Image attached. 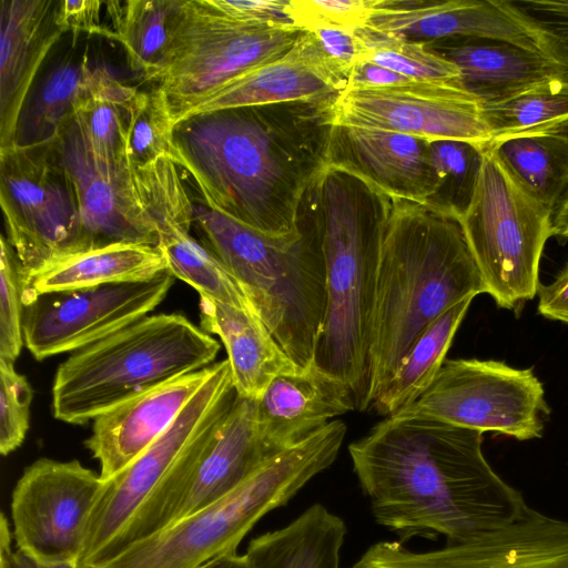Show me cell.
Wrapping results in <instances>:
<instances>
[{
    "instance_id": "51",
    "label": "cell",
    "mask_w": 568,
    "mask_h": 568,
    "mask_svg": "<svg viewBox=\"0 0 568 568\" xmlns=\"http://www.w3.org/2000/svg\"><path fill=\"white\" fill-rule=\"evenodd\" d=\"M529 132L549 134V135L558 136V138H561V139L568 141V119L564 120L561 122H556L554 124H550L548 126H545V128H541V129H538L535 131H529ZM525 133H528V132H525Z\"/></svg>"
},
{
    "instance_id": "47",
    "label": "cell",
    "mask_w": 568,
    "mask_h": 568,
    "mask_svg": "<svg viewBox=\"0 0 568 568\" xmlns=\"http://www.w3.org/2000/svg\"><path fill=\"white\" fill-rule=\"evenodd\" d=\"M412 80L395 71L368 61L358 62L352 70L347 87H387L408 83Z\"/></svg>"
},
{
    "instance_id": "44",
    "label": "cell",
    "mask_w": 568,
    "mask_h": 568,
    "mask_svg": "<svg viewBox=\"0 0 568 568\" xmlns=\"http://www.w3.org/2000/svg\"><path fill=\"white\" fill-rule=\"evenodd\" d=\"M211 2L239 21L295 27L287 12L288 1L285 0H211Z\"/></svg>"
},
{
    "instance_id": "45",
    "label": "cell",
    "mask_w": 568,
    "mask_h": 568,
    "mask_svg": "<svg viewBox=\"0 0 568 568\" xmlns=\"http://www.w3.org/2000/svg\"><path fill=\"white\" fill-rule=\"evenodd\" d=\"M100 0H63L59 3L58 22L64 32H85L111 38L112 30L101 24Z\"/></svg>"
},
{
    "instance_id": "46",
    "label": "cell",
    "mask_w": 568,
    "mask_h": 568,
    "mask_svg": "<svg viewBox=\"0 0 568 568\" xmlns=\"http://www.w3.org/2000/svg\"><path fill=\"white\" fill-rule=\"evenodd\" d=\"M538 313L568 324V264L549 284L538 286Z\"/></svg>"
},
{
    "instance_id": "11",
    "label": "cell",
    "mask_w": 568,
    "mask_h": 568,
    "mask_svg": "<svg viewBox=\"0 0 568 568\" xmlns=\"http://www.w3.org/2000/svg\"><path fill=\"white\" fill-rule=\"evenodd\" d=\"M55 142L0 149V203L21 277L80 251L77 200Z\"/></svg>"
},
{
    "instance_id": "34",
    "label": "cell",
    "mask_w": 568,
    "mask_h": 568,
    "mask_svg": "<svg viewBox=\"0 0 568 568\" xmlns=\"http://www.w3.org/2000/svg\"><path fill=\"white\" fill-rule=\"evenodd\" d=\"M112 39L126 52L131 69L150 81L159 69L169 41L172 0H126L105 3Z\"/></svg>"
},
{
    "instance_id": "33",
    "label": "cell",
    "mask_w": 568,
    "mask_h": 568,
    "mask_svg": "<svg viewBox=\"0 0 568 568\" xmlns=\"http://www.w3.org/2000/svg\"><path fill=\"white\" fill-rule=\"evenodd\" d=\"M138 91L97 67L75 104L74 120L93 152L106 162L126 160L128 110Z\"/></svg>"
},
{
    "instance_id": "13",
    "label": "cell",
    "mask_w": 568,
    "mask_h": 568,
    "mask_svg": "<svg viewBox=\"0 0 568 568\" xmlns=\"http://www.w3.org/2000/svg\"><path fill=\"white\" fill-rule=\"evenodd\" d=\"M102 486L100 474L77 459L33 462L11 496L16 550L44 565H79L88 521Z\"/></svg>"
},
{
    "instance_id": "21",
    "label": "cell",
    "mask_w": 568,
    "mask_h": 568,
    "mask_svg": "<svg viewBox=\"0 0 568 568\" xmlns=\"http://www.w3.org/2000/svg\"><path fill=\"white\" fill-rule=\"evenodd\" d=\"M211 374V365L130 398L93 419L84 445L105 480L146 450L176 419Z\"/></svg>"
},
{
    "instance_id": "18",
    "label": "cell",
    "mask_w": 568,
    "mask_h": 568,
    "mask_svg": "<svg viewBox=\"0 0 568 568\" xmlns=\"http://www.w3.org/2000/svg\"><path fill=\"white\" fill-rule=\"evenodd\" d=\"M133 169L143 204L158 229V247L173 276L191 285L200 296L256 313L219 257L191 235L194 204L178 165L162 158Z\"/></svg>"
},
{
    "instance_id": "48",
    "label": "cell",
    "mask_w": 568,
    "mask_h": 568,
    "mask_svg": "<svg viewBox=\"0 0 568 568\" xmlns=\"http://www.w3.org/2000/svg\"><path fill=\"white\" fill-rule=\"evenodd\" d=\"M11 536L8 519L1 514L0 521V560L7 568H80L77 562H63L58 565H44L38 562L19 550H12Z\"/></svg>"
},
{
    "instance_id": "14",
    "label": "cell",
    "mask_w": 568,
    "mask_h": 568,
    "mask_svg": "<svg viewBox=\"0 0 568 568\" xmlns=\"http://www.w3.org/2000/svg\"><path fill=\"white\" fill-rule=\"evenodd\" d=\"M174 278L168 270L145 281L38 295L24 305V345L38 361L88 347L148 316Z\"/></svg>"
},
{
    "instance_id": "8",
    "label": "cell",
    "mask_w": 568,
    "mask_h": 568,
    "mask_svg": "<svg viewBox=\"0 0 568 568\" xmlns=\"http://www.w3.org/2000/svg\"><path fill=\"white\" fill-rule=\"evenodd\" d=\"M301 32L239 21L211 0H172L168 45L149 82L166 94L175 128L187 110L219 88L285 54Z\"/></svg>"
},
{
    "instance_id": "2",
    "label": "cell",
    "mask_w": 568,
    "mask_h": 568,
    "mask_svg": "<svg viewBox=\"0 0 568 568\" xmlns=\"http://www.w3.org/2000/svg\"><path fill=\"white\" fill-rule=\"evenodd\" d=\"M335 99L189 116L174 128L180 166L209 207L268 236L295 234L305 196L328 165Z\"/></svg>"
},
{
    "instance_id": "24",
    "label": "cell",
    "mask_w": 568,
    "mask_h": 568,
    "mask_svg": "<svg viewBox=\"0 0 568 568\" xmlns=\"http://www.w3.org/2000/svg\"><path fill=\"white\" fill-rule=\"evenodd\" d=\"M354 409L349 387L313 364L271 382L256 402L258 432L277 455Z\"/></svg>"
},
{
    "instance_id": "35",
    "label": "cell",
    "mask_w": 568,
    "mask_h": 568,
    "mask_svg": "<svg viewBox=\"0 0 568 568\" xmlns=\"http://www.w3.org/2000/svg\"><path fill=\"white\" fill-rule=\"evenodd\" d=\"M480 108L493 141L535 131L568 119V83L552 78Z\"/></svg>"
},
{
    "instance_id": "3",
    "label": "cell",
    "mask_w": 568,
    "mask_h": 568,
    "mask_svg": "<svg viewBox=\"0 0 568 568\" xmlns=\"http://www.w3.org/2000/svg\"><path fill=\"white\" fill-rule=\"evenodd\" d=\"M459 220L429 202L392 199L372 315L369 407L434 321L486 293Z\"/></svg>"
},
{
    "instance_id": "1",
    "label": "cell",
    "mask_w": 568,
    "mask_h": 568,
    "mask_svg": "<svg viewBox=\"0 0 568 568\" xmlns=\"http://www.w3.org/2000/svg\"><path fill=\"white\" fill-rule=\"evenodd\" d=\"M483 433L439 419L394 415L348 446L375 521L402 541L464 544L529 508L484 456Z\"/></svg>"
},
{
    "instance_id": "43",
    "label": "cell",
    "mask_w": 568,
    "mask_h": 568,
    "mask_svg": "<svg viewBox=\"0 0 568 568\" xmlns=\"http://www.w3.org/2000/svg\"><path fill=\"white\" fill-rule=\"evenodd\" d=\"M321 55L332 69L347 80L353 68L363 60L365 43L361 33L337 27L307 30Z\"/></svg>"
},
{
    "instance_id": "17",
    "label": "cell",
    "mask_w": 568,
    "mask_h": 568,
    "mask_svg": "<svg viewBox=\"0 0 568 568\" xmlns=\"http://www.w3.org/2000/svg\"><path fill=\"white\" fill-rule=\"evenodd\" d=\"M349 568H568V520L528 510L474 540L428 551L378 541Z\"/></svg>"
},
{
    "instance_id": "5",
    "label": "cell",
    "mask_w": 568,
    "mask_h": 568,
    "mask_svg": "<svg viewBox=\"0 0 568 568\" xmlns=\"http://www.w3.org/2000/svg\"><path fill=\"white\" fill-rule=\"evenodd\" d=\"M193 224L286 354L301 367L313 365L325 314L326 270L308 192L300 230L292 235H265L206 204H194Z\"/></svg>"
},
{
    "instance_id": "10",
    "label": "cell",
    "mask_w": 568,
    "mask_h": 568,
    "mask_svg": "<svg viewBox=\"0 0 568 568\" xmlns=\"http://www.w3.org/2000/svg\"><path fill=\"white\" fill-rule=\"evenodd\" d=\"M235 397L229 361L212 364L209 378L173 424L128 467L103 480L88 521L80 568H90L151 491L207 446Z\"/></svg>"
},
{
    "instance_id": "27",
    "label": "cell",
    "mask_w": 568,
    "mask_h": 568,
    "mask_svg": "<svg viewBox=\"0 0 568 568\" xmlns=\"http://www.w3.org/2000/svg\"><path fill=\"white\" fill-rule=\"evenodd\" d=\"M168 271L158 246L115 243L62 256L21 277L23 305L36 296L109 283L138 282Z\"/></svg>"
},
{
    "instance_id": "41",
    "label": "cell",
    "mask_w": 568,
    "mask_h": 568,
    "mask_svg": "<svg viewBox=\"0 0 568 568\" xmlns=\"http://www.w3.org/2000/svg\"><path fill=\"white\" fill-rule=\"evenodd\" d=\"M0 453L16 450L29 429L33 390L13 363L0 358Z\"/></svg>"
},
{
    "instance_id": "36",
    "label": "cell",
    "mask_w": 568,
    "mask_h": 568,
    "mask_svg": "<svg viewBox=\"0 0 568 568\" xmlns=\"http://www.w3.org/2000/svg\"><path fill=\"white\" fill-rule=\"evenodd\" d=\"M125 158L133 166L162 158L181 164L172 109L166 94L156 87L138 91L128 110Z\"/></svg>"
},
{
    "instance_id": "39",
    "label": "cell",
    "mask_w": 568,
    "mask_h": 568,
    "mask_svg": "<svg viewBox=\"0 0 568 568\" xmlns=\"http://www.w3.org/2000/svg\"><path fill=\"white\" fill-rule=\"evenodd\" d=\"M534 39L554 75L568 83V0H504Z\"/></svg>"
},
{
    "instance_id": "26",
    "label": "cell",
    "mask_w": 568,
    "mask_h": 568,
    "mask_svg": "<svg viewBox=\"0 0 568 568\" xmlns=\"http://www.w3.org/2000/svg\"><path fill=\"white\" fill-rule=\"evenodd\" d=\"M200 318L202 329L222 341L240 397L257 402L275 377L304 368L252 311L200 296Z\"/></svg>"
},
{
    "instance_id": "9",
    "label": "cell",
    "mask_w": 568,
    "mask_h": 568,
    "mask_svg": "<svg viewBox=\"0 0 568 568\" xmlns=\"http://www.w3.org/2000/svg\"><path fill=\"white\" fill-rule=\"evenodd\" d=\"M554 213L532 197L488 145L460 225L488 293L516 314L538 291Z\"/></svg>"
},
{
    "instance_id": "16",
    "label": "cell",
    "mask_w": 568,
    "mask_h": 568,
    "mask_svg": "<svg viewBox=\"0 0 568 568\" xmlns=\"http://www.w3.org/2000/svg\"><path fill=\"white\" fill-rule=\"evenodd\" d=\"M55 145L77 200L80 251L115 243L158 246L156 225L126 160L112 163L99 158L74 118L65 124Z\"/></svg>"
},
{
    "instance_id": "6",
    "label": "cell",
    "mask_w": 568,
    "mask_h": 568,
    "mask_svg": "<svg viewBox=\"0 0 568 568\" xmlns=\"http://www.w3.org/2000/svg\"><path fill=\"white\" fill-rule=\"evenodd\" d=\"M220 347L181 314L145 316L59 365L52 414L67 424H85L130 398L210 366Z\"/></svg>"
},
{
    "instance_id": "20",
    "label": "cell",
    "mask_w": 568,
    "mask_h": 568,
    "mask_svg": "<svg viewBox=\"0 0 568 568\" xmlns=\"http://www.w3.org/2000/svg\"><path fill=\"white\" fill-rule=\"evenodd\" d=\"M328 164L356 174L390 199L433 202L440 189L430 141L399 132L334 125Z\"/></svg>"
},
{
    "instance_id": "52",
    "label": "cell",
    "mask_w": 568,
    "mask_h": 568,
    "mask_svg": "<svg viewBox=\"0 0 568 568\" xmlns=\"http://www.w3.org/2000/svg\"><path fill=\"white\" fill-rule=\"evenodd\" d=\"M0 568H7V565L2 560H0Z\"/></svg>"
},
{
    "instance_id": "31",
    "label": "cell",
    "mask_w": 568,
    "mask_h": 568,
    "mask_svg": "<svg viewBox=\"0 0 568 568\" xmlns=\"http://www.w3.org/2000/svg\"><path fill=\"white\" fill-rule=\"evenodd\" d=\"M473 298L454 305L425 329L369 408L389 417L408 407L427 390L446 361Z\"/></svg>"
},
{
    "instance_id": "25",
    "label": "cell",
    "mask_w": 568,
    "mask_h": 568,
    "mask_svg": "<svg viewBox=\"0 0 568 568\" xmlns=\"http://www.w3.org/2000/svg\"><path fill=\"white\" fill-rule=\"evenodd\" d=\"M274 456L258 432L256 400L236 395L182 489L173 523L227 495Z\"/></svg>"
},
{
    "instance_id": "22",
    "label": "cell",
    "mask_w": 568,
    "mask_h": 568,
    "mask_svg": "<svg viewBox=\"0 0 568 568\" xmlns=\"http://www.w3.org/2000/svg\"><path fill=\"white\" fill-rule=\"evenodd\" d=\"M60 1H0V149L14 144L24 102L48 53L64 33Z\"/></svg>"
},
{
    "instance_id": "38",
    "label": "cell",
    "mask_w": 568,
    "mask_h": 568,
    "mask_svg": "<svg viewBox=\"0 0 568 568\" xmlns=\"http://www.w3.org/2000/svg\"><path fill=\"white\" fill-rule=\"evenodd\" d=\"M485 149L464 141H430L440 189L435 200L429 203L462 219L471 201Z\"/></svg>"
},
{
    "instance_id": "15",
    "label": "cell",
    "mask_w": 568,
    "mask_h": 568,
    "mask_svg": "<svg viewBox=\"0 0 568 568\" xmlns=\"http://www.w3.org/2000/svg\"><path fill=\"white\" fill-rule=\"evenodd\" d=\"M334 124L399 132L427 141L493 142L478 100L456 83L412 81L346 87L334 102Z\"/></svg>"
},
{
    "instance_id": "49",
    "label": "cell",
    "mask_w": 568,
    "mask_h": 568,
    "mask_svg": "<svg viewBox=\"0 0 568 568\" xmlns=\"http://www.w3.org/2000/svg\"><path fill=\"white\" fill-rule=\"evenodd\" d=\"M197 568H256L246 554L229 552L217 556Z\"/></svg>"
},
{
    "instance_id": "28",
    "label": "cell",
    "mask_w": 568,
    "mask_h": 568,
    "mask_svg": "<svg viewBox=\"0 0 568 568\" xmlns=\"http://www.w3.org/2000/svg\"><path fill=\"white\" fill-rule=\"evenodd\" d=\"M437 52L457 65L462 85L480 104L509 99L555 78L541 53L508 42L470 40Z\"/></svg>"
},
{
    "instance_id": "42",
    "label": "cell",
    "mask_w": 568,
    "mask_h": 568,
    "mask_svg": "<svg viewBox=\"0 0 568 568\" xmlns=\"http://www.w3.org/2000/svg\"><path fill=\"white\" fill-rule=\"evenodd\" d=\"M373 0H290L287 12L300 31L316 27L361 30L368 19Z\"/></svg>"
},
{
    "instance_id": "29",
    "label": "cell",
    "mask_w": 568,
    "mask_h": 568,
    "mask_svg": "<svg viewBox=\"0 0 568 568\" xmlns=\"http://www.w3.org/2000/svg\"><path fill=\"white\" fill-rule=\"evenodd\" d=\"M345 535L343 519L314 504L288 525L253 538L245 554L256 568H339Z\"/></svg>"
},
{
    "instance_id": "7",
    "label": "cell",
    "mask_w": 568,
    "mask_h": 568,
    "mask_svg": "<svg viewBox=\"0 0 568 568\" xmlns=\"http://www.w3.org/2000/svg\"><path fill=\"white\" fill-rule=\"evenodd\" d=\"M345 434L342 420L329 422L271 458L227 495L94 568H197L217 556L236 552L263 516L287 504L334 463Z\"/></svg>"
},
{
    "instance_id": "37",
    "label": "cell",
    "mask_w": 568,
    "mask_h": 568,
    "mask_svg": "<svg viewBox=\"0 0 568 568\" xmlns=\"http://www.w3.org/2000/svg\"><path fill=\"white\" fill-rule=\"evenodd\" d=\"M358 32L365 43L362 61L382 65L415 81L462 84L457 65L425 43L381 36L364 29Z\"/></svg>"
},
{
    "instance_id": "19",
    "label": "cell",
    "mask_w": 568,
    "mask_h": 568,
    "mask_svg": "<svg viewBox=\"0 0 568 568\" xmlns=\"http://www.w3.org/2000/svg\"><path fill=\"white\" fill-rule=\"evenodd\" d=\"M363 29L414 42L485 39L539 52L504 0H373Z\"/></svg>"
},
{
    "instance_id": "30",
    "label": "cell",
    "mask_w": 568,
    "mask_h": 568,
    "mask_svg": "<svg viewBox=\"0 0 568 568\" xmlns=\"http://www.w3.org/2000/svg\"><path fill=\"white\" fill-rule=\"evenodd\" d=\"M92 69L85 57L68 54L55 62L30 91L19 116L14 144L55 142L73 118Z\"/></svg>"
},
{
    "instance_id": "40",
    "label": "cell",
    "mask_w": 568,
    "mask_h": 568,
    "mask_svg": "<svg viewBox=\"0 0 568 568\" xmlns=\"http://www.w3.org/2000/svg\"><path fill=\"white\" fill-rule=\"evenodd\" d=\"M24 305L20 264L6 236L0 240V358L14 363L21 353Z\"/></svg>"
},
{
    "instance_id": "50",
    "label": "cell",
    "mask_w": 568,
    "mask_h": 568,
    "mask_svg": "<svg viewBox=\"0 0 568 568\" xmlns=\"http://www.w3.org/2000/svg\"><path fill=\"white\" fill-rule=\"evenodd\" d=\"M554 235L568 239V194L554 213Z\"/></svg>"
},
{
    "instance_id": "32",
    "label": "cell",
    "mask_w": 568,
    "mask_h": 568,
    "mask_svg": "<svg viewBox=\"0 0 568 568\" xmlns=\"http://www.w3.org/2000/svg\"><path fill=\"white\" fill-rule=\"evenodd\" d=\"M489 146L516 181L555 213L568 194V141L542 133H520Z\"/></svg>"
},
{
    "instance_id": "23",
    "label": "cell",
    "mask_w": 568,
    "mask_h": 568,
    "mask_svg": "<svg viewBox=\"0 0 568 568\" xmlns=\"http://www.w3.org/2000/svg\"><path fill=\"white\" fill-rule=\"evenodd\" d=\"M346 87L347 81L322 58L311 34L302 31L285 54L225 83L187 110L178 123L223 109L336 98Z\"/></svg>"
},
{
    "instance_id": "4",
    "label": "cell",
    "mask_w": 568,
    "mask_h": 568,
    "mask_svg": "<svg viewBox=\"0 0 568 568\" xmlns=\"http://www.w3.org/2000/svg\"><path fill=\"white\" fill-rule=\"evenodd\" d=\"M322 236L325 314L314 365L345 383L369 408L372 315L392 199L356 174L327 165L308 191Z\"/></svg>"
},
{
    "instance_id": "12",
    "label": "cell",
    "mask_w": 568,
    "mask_h": 568,
    "mask_svg": "<svg viewBox=\"0 0 568 568\" xmlns=\"http://www.w3.org/2000/svg\"><path fill=\"white\" fill-rule=\"evenodd\" d=\"M548 414L544 386L532 369L459 358L446 359L427 390L395 415L429 417L528 440L542 436Z\"/></svg>"
}]
</instances>
